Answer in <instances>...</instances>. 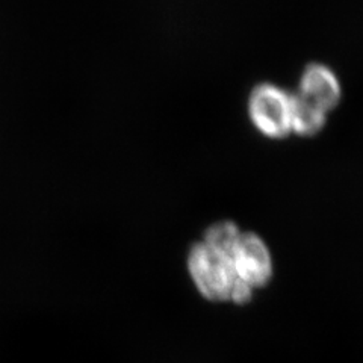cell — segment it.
I'll return each instance as SVG.
<instances>
[{
  "mask_svg": "<svg viewBox=\"0 0 363 363\" xmlns=\"http://www.w3.org/2000/svg\"><path fill=\"white\" fill-rule=\"evenodd\" d=\"M232 221L211 225L204 240L192 247L188 268L199 291L212 301H233L244 304L252 298L253 291L241 285L236 277L230 245L240 233Z\"/></svg>",
  "mask_w": 363,
  "mask_h": 363,
  "instance_id": "obj_1",
  "label": "cell"
},
{
  "mask_svg": "<svg viewBox=\"0 0 363 363\" xmlns=\"http://www.w3.org/2000/svg\"><path fill=\"white\" fill-rule=\"evenodd\" d=\"M230 255L241 285L250 291L267 285L272 274V262L265 242L257 235L241 230L230 245Z\"/></svg>",
  "mask_w": 363,
  "mask_h": 363,
  "instance_id": "obj_3",
  "label": "cell"
},
{
  "mask_svg": "<svg viewBox=\"0 0 363 363\" xmlns=\"http://www.w3.org/2000/svg\"><path fill=\"white\" fill-rule=\"evenodd\" d=\"M247 111L255 129L269 140L292 135V93L272 82L257 84L248 96Z\"/></svg>",
  "mask_w": 363,
  "mask_h": 363,
  "instance_id": "obj_2",
  "label": "cell"
},
{
  "mask_svg": "<svg viewBox=\"0 0 363 363\" xmlns=\"http://www.w3.org/2000/svg\"><path fill=\"white\" fill-rule=\"evenodd\" d=\"M295 94L330 116L342 100V85L330 67L312 62L304 67Z\"/></svg>",
  "mask_w": 363,
  "mask_h": 363,
  "instance_id": "obj_4",
  "label": "cell"
},
{
  "mask_svg": "<svg viewBox=\"0 0 363 363\" xmlns=\"http://www.w3.org/2000/svg\"><path fill=\"white\" fill-rule=\"evenodd\" d=\"M327 121L328 113L292 93V133L312 138L325 129Z\"/></svg>",
  "mask_w": 363,
  "mask_h": 363,
  "instance_id": "obj_5",
  "label": "cell"
}]
</instances>
